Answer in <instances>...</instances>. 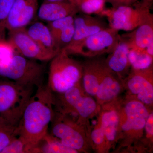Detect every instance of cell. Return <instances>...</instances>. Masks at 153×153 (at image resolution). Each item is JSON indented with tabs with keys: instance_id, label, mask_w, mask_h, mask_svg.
I'll return each mask as SVG.
<instances>
[{
	"instance_id": "4dcf8cb0",
	"label": "cell",
	"mask_w": 153,
	"mask_h": 153,
	"mask_svg": "<svg viewBox=\"0 0 153 153\" xmlns=\"http://www.w3.org/2000/svg\"><path fill=\"white\" fill-rule=\"evenodd\" d=\"M144 130L149 138L152 139L153 136V113H150L146 121Z\"/></svg>"
},
{
	"instance_id": "d4e9b609",
	"label": "cell",
	"mask_w": 153,
	"mask_h": 153,
	"mask_svg": "<svg viewBox=\"0 0 153 153\" xmlns=\"http://www.w3.org/2000/svg\"><path fill=\"white\" fill-rule=\"evenodd\" d=\"M19 135L17 126L10 125L0 120V153Z\"/></svg>"
},
{
	"instance_id": "cb8c5ba5",
	"label": "cell",
	"mask_w": 153,
	"mask_h": 153,
	"mask_svg": "<svg viewBox=\"0 0 153 153\" xmlns=\"http://www.w3.org/2000/svg\"><path fill=\"white\" fill-rule=\"evenodd\" d=\"M74 3L82 13L91 15L95 14L100 16L105 9V0H74Z\"/></svg>"
},
{
	"instance_id": "f1b7e54d",
	"label": "cell",
	"mask_w": 153,
	"mask_h": 153,
	"mask_svg": "<svg viewBox=\"0 0 153 153\" xmlns=\"http://www.w3.org/2000/svg\"><path fill=\"white\" fill-rule=\"evenodd\" d=\"M16 54L13 47L8 40H0V63L9 60Z\"/></svg>"
},
{
	"instance_id": "d6a6232c",
	"label": "cell",
	"mask_w": 153,
	"mask_h": 153,
	"mask_svg": "<svg viewBox=\"0 0 153 153\" xmlns=\"http://www.w3.org/2000/svg\"><path fill=\"white\" fill-rule=\"evenodd\" d=\"M68 1H70V2L75 4V3H74V0H68Z\"/></svg>"
},
{
	"instance_id": "52a82bcc",
	"label": "cell",
	"mask_w": 153,
	"mask_h": 153,
	"mask_svg": "<svg viewBox=\"0 0 153 153\" xmlns=\"http://www.w3.org/2000/svg\"><path fill=\"white\" fill-rule=\"evenodd\" d=\"M49 133L66 146L79 152L86 149V137L81 123L69 115L55 110Z\"/></svg>"
},
{
	"instance_id": "7c38bea8",
	"label": "cell",
	"mask_w": 153,
	"mask_h": 153,
	"mask_svg": "<svg viewBox=\"0 0 153 153\" xmlns=\"http://www.w3.org/2000/svg\"><path fill=\"white\" fill-rule=\"evenodd\" d=\"M38 0H15L6 23L10 30L26 28L38 13Z\"/></svg>"
},
{
	"instance_id": "7a4b0ae2",
	"label": "cell",
	"mask_w": 153,
	"mask_h": 153,
	"mask_svg": "<svg viewBox=\"0 0 153 153\" xmlns=\"http://www.w3.org/2000/svg\"><path fill=\"white\" fill-rule=\"evenodd\" d=\"M34 89L9 79H0V120L17 127Z\"/></svg>"
},
{
	"instance_id": "5b68a950",
	"label": "cell",
	"mask_w": 153,
	"mask_h": 153,
	"mask_svg": "<svg viewBox=\"0 0 153 153\" xmlns=\"http://www.w3.org/2000/svg\"><path fill=\"white\" fill-rule=\"evenodd\" d=\"M153 0H139L133 5L105 9L100 17H106L108 26L119 31L131 32L141 25L151 16Z\"/></svg>"
},
{
	"instance_id": "4316f807",
	"label": "cell",
	"mask_w": 153,
	"mask_h": 153,
	"mask_svg": "<svg viewBox=\"0 0 153 153\" xmlns=\"http://www.w3.org/2000/svg\"><path fill=\"white\" fill-rule=\"evenodd\" d=\"M33 153L27 143L22 136L19 135L14 139L1 153Z\"/></svg>"
},
{
	"instance_id": "5bb4252c",
	"label": "cell",
	"mask_w": 153,
	"mask_h": 153,
	"mask_svg": "<svg viewBox=\"0 0 153 153\" xmlns=\"http://www.w3.org/2000/svg\"><path fill=\"white\" fill-rule=\"evenodd\" d=\"M78 13L79 10L76 4L68 1H44L38 8L37 15L39 19L49 23L68 16H75Z\"/></svg>"
},
{
	"instance_id": "3957f363",
	"label": "cell",
	"mask_w": 153,
	"mask_h": 153,
	"mask_svg": "<svg viewBox=\"0 0 153 153\" xmlns=\"http://www.w3.org/2000/svg\"><path fill=\"white\" fill-rule=\"evenodd\" d=\"M51 60L47 84L53 93L63 94L80 83L82 64L69 57L65 49Z\"/></svg>"
},
{
	"instance_id": "30bf717a",
	"label": "cell",
	"mask_w": 153,
	"mask_h": 153,
	"mask_svg": "<svg viewBox=\"0 0 153 153\" xmlns=\"http://www.w3.org/2000/svg\"><path fill=\"white\" fill-rule=\"evenodd\" d=\"M153 66L144 70L131 69L126 78L125 85L129 93L146 105L153 103Z\"/></svg>"
},
{
	"instance_id": "7402d4cb",
	"label": "cell",
	"mask_w": 153,
	"mask_h": 153,
	"mask_svg": "<svg viewBox=\"0 0 153 153\" xmlns=\"http://www.w3.org/2000/svg\"><path fill=\"white\" fill-rule=\"evenodd\" d=\"M76 153L74 149L65 146L49 132L46 134L36 148V153Z\"/></svg>"
},
{
	"instance_id": "1f68e13d",
	"label": "cell",
	"mask_w": 153,
	"mask_h": 153,
	"mask_svg": "<svg viewBox=\"0 0 153 153\" xmlns=\"http://www.w3.org/2000/svg\"><path fill=\"white\" fill-rule=\"evenodd\" d=\"M44 1H66L68 0H44Z\"/></svg>"
},
{
	"instance_id": "9a60e30c",
	"label": "cell",
	"mask_w": 153,
	"mask_h": 153,
	"mask_svg": "<svg viewBox=\"0 0 153 153\" xmlns=\"http://www.w3.org/2000/svg\"><path fill=\"white\" fill-rule=\"evenodd\" d=\"M122 86L120 80L105 64L95 96L98 104L103 105L114 100L120 94Z\"/></svg>"
},
{
	"instance_id": "9c48e42d",
	"label": "cell",
	"mask_w": 153,
	"mask_h": 153,
	"mask_svg": "<svg viewBox=\"0 0 153 153\" xmlns=\"http://www.w3.org/2000/svg\"><path fill=\"white\" fill-rule=\"evenodd\" d=\"M119 116V131L130 136H141L144 130L146 121L149 114L145 105L136 99L126 102Z\"/></svg>"
},
{
	"instance_id": "ba28073f",
	"label": "cell",
	"mask_w": 153,
	"mask_h": 153,
	"mask_svg": "<svg viewBox=\"0 0 153 153\" xmlns=\"http://www.w3.org/2000/svg\"><path fill=\"white\" fill-rule=\"evenodd\" d=\"M120 37L118 31L108 27L87 37L74 47L65 49L69 55L93 58L112 52Z\"/></svg>"
},
{
	"instance_id": "603a6c76",
	"label": "cell",
	"mask_w": 153,
	"mask_h": 153,
	"mask_svg": "<svg viewBox=\"0 0 153 153\" xmlns=\"http://www.w3.org/2000/svg\"><path fill=\"white\" fill-rule=\"evenodd\" d=\"M128 58L131 69L134 70H144L153 66V57L146 51L130 49Z\"/></svg>"
},
{
	"instance_id": "e0dca14e",
	"label": "cell",
	"mask_w": 153,
	"mask_h": 153,
	"mask_svg": "<svg viewBox=\"0 0 153 153\" xmlns=\"http://www.w3.org/2000/svg\"><path fill=\"white\" fill-rule=\"evenodd\" d=\"M105 66V60L98 59H90L82 64L81 80L83 90L88 95L95 97Z\"/></svg>"
},
{
	"instance_id": "8fae6325",
	"label": "cell",
	"mask_w": 153,
	"mask_h": 153,
	"mask_svg": "<svg viewBox=\"0 0 153 153\" xmlns=\"http://www.w3.org/2000/svg\"><path fill=\"white\" fill-rule=\"evenodd\" d=\"M8 41L12 44L17 54L40 61L52 60L28 35L26 28L9 31Z\"/></svg>"
},
{
	"instance_id": "ac0fdd59",
	"label": "cell",
	"mask_w": 153,
	"mask_h": 153,
	"mask_svg": "<svg viewBox=\"0 0 153 153\" xmlns=\"http://www.w3.org/2000/svg\"><path fill=\"white\" fill-rule=\"evenodd\" d=\"M26 30L28 35L41 50L52 58L60 52L47 25L42 22H36Z\"/></svg>"
},
{
	"instance_id": "6da1fadb",
	"label": "cell",
	"mask_w": 153,
	"mask_h": 153,
	"mask_svg": "<svg viewBox=\"0 0 153 153\" xmlns=\"http://www.w3.org/2000/svg\"><path fill=\"white\" fill-rule=\"evenodd\" d=\"M54 94L47 84L37 88L20 119L17 129L33 153L45 135L55 114Z\"/></svg>"
},
{
	"instance_id": "4fadbf2b",
	"label": "cell",
	"mask_w": 153,
	"mask_h": 153,
	"mask_svg": "<svg viewBox=\"0 0 153 153\" xmlns=\"http://www.w3.org/2000/svg\"><path fill=\"white\" fill-rule=\"evenodd\" d=\"M76 15L74 17V36L71 43L65 49L74 47L87 37L109 27L100 18L82 13Z\"/></svg>"
},
{
	"instance_id": "ffe728a7",
	"label": "cell",
	"mask_w": 153,
	"mask_h": 153,
	"mask_svg": "<svg viewBox=\"0 0 153 153\" xmlns=\"http://www.w3.org/2000/svg\"><path fill=\"white\" fill-rule=\"evenodd\" d=\"M74 16L49 22L47 26L60 50L66 49L72 41L74 32Z\"/></svg>"
},
{
	"instance_id": "8992f818",
	"label": "cell",
	"mask_w": 153,
	"mask_h": 153,
	"mask_svg": "<svg viewBox=\"0 0 153 153\" xmlns=\"http://www.w3.org/2000/svg\"><path fill=\"white\" fill-rule=\"evenodd\" d=\"M54 98L55 110L73 117H78L80 123V120L90 117L98 110L97 102L86 95L80 83L63 94L57 96L54 94Z\"/></svg>"
},
{
	"instance_id": "277c9868",
	"label": "cell",
	"mask_w": 153,
	"mask_h": 153,
	"mask_svg": "<svg viewBox=\"0 0 153 153\" xmlns=\"http://www.w3.org/2000/svg\"><path fill=\"white\" fill-rule=\"evenodd\" d=\"M44 73V65L18 54L0 63V76L25 87L37 88L43 85Z\"/></svg>"
},
{
	"instance_id": "44dd1931",
	"label": "cell",
	"mask_w": 153,
	"mask_h": 153,
	"mask_svg": "<svg viewBox=\"0 0 153 153\" xmlns=\"http://www.w3.org/2000/svg\"><path fill=\"white\" fill-rule=\"evenodd\" d=\"M98 123L105 136L107 148L116 140L119 132L118 111L113 108H107L100 114Z\"/></svg>"
},
{
	"instance_id": "484cf974",
	"label": "cell",
	"mask_w": 153,
	"mask_h": 153,
	"mask_svg": "<svg viewBox=\"0 0 153 153\" xmlns=\"http://www.w3.org/2000/svg\"><path fill=\"white\" fill-rule=\"evenodd\" d=\"M15 0H0V40L5 39L6 23Z\"/></svg>"
},
{
	"instance_id": "d6986e66",
	"label": "cell",
	"mask_w": 153,
	"mask_h": 153,
	"mask_svg": "<svg viewBox=\"0 0 153 153\" xmlns=\"http://www.w3.org/2000/svg\"><path fill=\"white\" fill-rule=\"evenodd\" d=\"M130 49L127 41L120 36L117 45L105 60L108 68L119 78L131 67L128 58Z\"/></svg>"
},
{
	"instance_id": "f546056e",
	"label": "cell",
	"mask_w": 153,
	"mask_h": 153,
	"mask_svg": "<svg viewBox=\"0 0 153 153\" xmlns=\"http://www.w3.org/2000/svg\"><path fill=\"white\" fill-rule=\"evenodd\" d=\"M139 0H105V3H109L113 8L118 7L120 6L133 5Z\"/></svg>"
},
{
	"instance_id": "2e32d148",
	"label": "cell",
	"mask_w": 153,
	"mask_h": 153,
	"mask_svg": "<svg viewBox=\"0 0 153 153\" xmlns=\"http://www.w3.org/2000/svg\"><path fill=\"white\" fill-rule=\"evenodd\" d=\"M121 36L127 41L130 49L146 51L153 44V15L133 31Z\"/></svg>"
},
{
	"instance_id": "83f0119b",
	"label": "cell",
	"mask_w": 153,
	"mask_h": 153,
	"mask_svg": "<svg viewBox=\"0 0 153 153\" xmlns=\"http://www.w3.org/2000/svg\"><path fill=\"white\" fill-rule=\"evenodd\" d=\"M91 139L94 144L99 149L104 148L106 149V143L104 132L99 123L91 132Z\"/></svg>"
}]
</instances>
